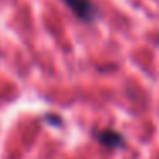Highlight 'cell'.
I'll list each match as a JSON object with an SVG mask.
<instances>
[{
	"instance_id": "obj_2",
	"label": "cell",
	"mask_w": 159,
	"mask_h": 159,
	"mask_svg": "<svg viewBox=\"0 0 159 159\" xmlns=\"http://www.w3.org/2000/svg\"><path fill=\"white\" fill-rule=\"evenodd\" d=\"M96 139L103 145H106V147H110V149H116V147H123L125 145L123 137L115 130H101L96 134Z\"/></svg>"
},
{
	"instance_id": "obj_1",
	"label": "cell",
	"mask_w": 159,
	"mask_h": 159,
	"mask_svg": "<svg viewBox=\"0 0 159 159\" xmlns=\"http://www.w3.org/2000/svg\"><path fill=\"white\" fill-rule=\"evenodd\" d=\"M63 4L84 22L94 21L98 16V9L91 0H63Z\"/></svg>"
}]
</instances>
